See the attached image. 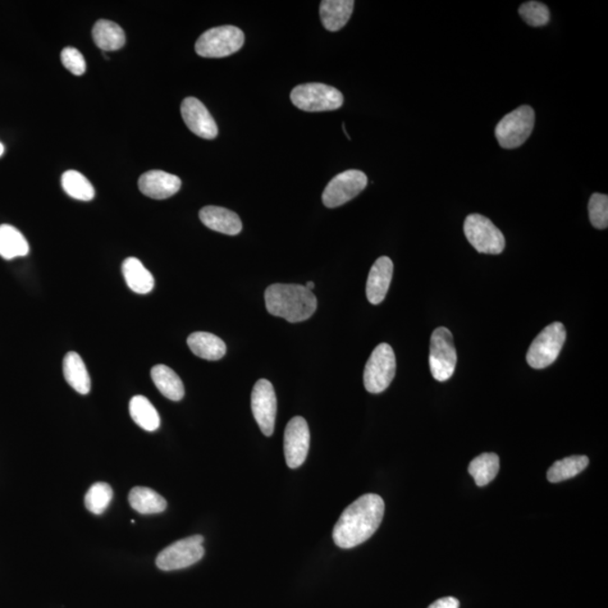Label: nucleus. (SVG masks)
Instances as JSON below:
<instances>
[{
    "mask_svg": "<svg viewBox=\"0 0 608 608\" xmlns=\"http://www.w3.org/2000/svg\"><path fill=\"white\" fill-rule=\"evenodd\" d=\"M384 501L376 493H367L342 511L333 528L332 538L337 547L351 548L368 541L380 527Z\"/></svg>",
    "mask_w": 608,
    "mask_h": 608,
    "instance_id": "1",
    "label": "nucleus"
},
{
    "mask_svg": "<svg viewBox=\"0 0 608 608\" xmlns=\"http://www.w3.org/2000/svg\"><path fill=\"white\" fill-rule=\"evenodd\" d=\"M265 304L269 313L295 323L304 322L317 310V298L313 291L300 285H269L265 291Z\"/></svg>",
    "mask_w": 608,
    "mask_h": 608,
    "instance_id": "2",
    "label": "nucleus"
},
{
    "mask_svg": "<svg viewBox=\"0 0 608 608\" xmlns=\"http://www.w3.org/2000/svg\"><path fill=\"white\" fill-rule=\"evenodd\" d=\"M245 43V34L236 26L214 27L204 32L196 41L195 51L203 58H225L239 51Z\"/></svg>",
    "mask_w": 608,
    "mask_h": 608,
    "instance_id": "3",
    "label": "nucleus"
},
{
    "mask_svg": "<svg viewBox=\"0 0 608 608\" xmlns=\"http://www.w3.org/2000/svg\"><path fill=\"white\" fill-rule=\"evenodd\" d=\"M534 125L535 113L531 107L523 105L516 108L498 123L495 130L498 144L504 149L520 147L532 135Z\"/></svg>",
    "mask_w": 608,
    "mask_h": 608,
    "instance_id": "4",
    "label": "nucleus"
},
{
    "mask_svg": "<svg viewBox=\"0 0 608 608\" xmlns=\"http://www.w3.org/2000/svg\"><path fill=\"white\" fill-rule=\"evenodd\" d=\"M291 100L304 112H327L341 108L344 96L335 87L314 82L296 86L292 90Z\"/></svg>",
    "mask_w": 608,
    "mask_h": 608,
    "instance_id": "5",
    "label": "nucleus"
},
{
    "mask_svg": "<svg viewBox=\"0 0 608 608\" xmlns=\"http://www.w3.org/2000/svg\"><path fill=\"white\" fill-rule=\"evenodd\" d=\"M566 332L561 323H553L535 338L527 355L529 367L541 369L550 367L559 358Z\"/></svg>",
    "mask_w": 608,
    "mask_h": 608,
    "instance_id": "6",
    "label": "nucleus"
},
{
    "mask_svg": "<svg viewBox=\"0 0 608 608\" xmlns=\"http://www.w3.org/2000/svg\"><path fill=\"white\" fill-rule=\"evenodd\" d=\"M396 369V355L392 347L386 342L377 346L365 365V388L369 393L386 391L395 379Z\"/></svg>",
    "mask_w": 608,
    "mask_h": 608,
    "instance_id": "7",
    "label": "nucleus"
},
{
    "mask_svg": "<svg viewBox=\"0 0 608 608\" xmlns=\"http://www.w3.org/2000/svg\"><path fill=\"white\" fill-rule=\"evenodd\" d=\"M466 239L480 254L500 255L504 251L506 240L502 232L482 214H470L464 221Z\"/></svg>",
    "mask_w": 608,
    "mask_h": 608,
    "instance_id": "8",
    "label": "nucleus"
},
{
    "mask_svg": "<svg viewBox=\"0 0 608 608\" xmlns=\"http://www.w3.org/2000/svg\"><path fill=\"white\" fill-rule=\"evenodd\" d=\"M457 362L454 335L445 327L435 329L431 340L429 367L436 381L445 382L454 376Z\"/></svg>",
    "mask_w": 608,
    "mask_h": 608,
    "instance_id": "9",
    "label": "nucleus"
},
{
    "mask_svg": "<svg viewBox=\"0 0 608 608\" xmlns=\"http://www.w3.org/2000/svg\"><path fill=\"white\" fill-rule=\"evenodd\" d=\"M202 535L180 539L159 553L155 565L160 570L173 571L187 568L204 557Z\"/></svg>",
    "mask_w": 608,
    "mask_h": 608,
    "instance_id": "10",
    "label": "nucleus"
},
{
    "mask_svg": "<svg viewBox=\"0 0 608 608\" xmlns=\"http://www.w3.org/2000/svg\"><path fill=\"white\" fill-rule=\"evenodd\" d=\"M368 186V176L358 169H350L333 177L323 193V202L327 208L341 207Z\"/></svg>",
    "mask_w": 608,
    "mask_h": 608,
    "instance_id": "11",
    "label": "nucleus"
},
{
    "mask_svg": "<svg viewBox=\"0 0 608 608\" xmlns=\"http://www.w3.org/2000/svg\"><path fill=\"white\" fill-rule=\"evenodd\" d=\"M251 409L256 423L265 436H272L276 428L277 400L273 384L268 380L256 382L251 393Z\"/></svg>",
    "mask_w": 608,
    "mask_h": 608,
    "instance_id": "12",
    "label": "nucleus"
},
{
    "mask_svg": "<svg viewBox=\"0 0 608 608\" xmlns=\"http://www.w3.org/2000/svg\"><path fill=\"white\" fill-rule=\"evenodd\" d=\"M310 431L303 417L292 418L285 433V455L290 469L303 465L309 454Z\"/></svg>",
    "mask_w": 608,
    "mask_h": 608,
    "instance_id": "13",
    "label": "nucleus"
},
{
    "mask_svg": "<svg viewBox=\"0 0 608 608\" xmlns=\"http://www.w3.org/2000/svg\"><path fill=\"white\" fill-rule=\"evenodd\" d=\"M181 112L189 129L200 138L213 140L218 136V126L205 105L195 98L182 100Z\"/></svg>",
    "mask_w": 608,
    "mask_h": 608,
    "instance_id": "14",
    "label": "nucleus"
},
{
    "mask_svg": "<svg viewBox=\"0 0 608 608\" xmlns=\"http://www.w3.org/2000/svg\"><path fill=\"white\" fill-rule=\"evenodd\" d=\"M180 177L166 172L150 171L139 178L141 193L154 200H166L181 190Z\"/></svg>",
    "mask_w": 608,
    "mask_h": 608,
    "instance_id": "15",
    "label": "nucleus"
},
{
    "mask_svg": "<svg viewBox=\"0 0 608 608\" xmlns=\"http://www.w3.org/2000/svg\"><path fill=\"white\" fill-rule=\"evenodd\" d=\"M392 276V260L387 256L378 258L369 271L367 282V296L369 304H380L386 299Z\"/></svg>",
    "mask_w": 608,
    "mask_h": 608,
    "instance_id": "16",
    "label": "nucleus"
},
{
    "mask_svg": "<svg viewBox=\"0 0 608 608\" xmlns=\"http://www.w3.org/2000/svg\"><path fill=\"white\" fill-rule=\"evenodd\" d=\"M200 219L205 227L213 231L236 236L242 230V223L238 214L230 210L213 207H205L200 211Z\"/></svg>",
    "mask_w": 608,
    "mask_h": 608,
    "instance_id": "17",
    "label": "nucleus"
},
{
    "mask_svg": "<svg viewBox=\"0 0 608 608\" xmlns=\"http://www.w3.org/2000/svg\"><path fill=\"white\" fill-rule=\"evenodd\" d=\"M355 3L353 0H323L320 4V18L324 29L337 32L350 21Z\"/></svg>",
    "mask_w": 608,
    "mask_h": 608,
    "instance_id": "18",
    "label": "nucleus"
},
{
    "mask_svg": "<svg viewBox=\"0 0 608 608\" xmlns=\"http://www.w3.org/2000/svg\"><path fill=\"white\" fill-rule=\"evenodd\" d=\"M187 345L198 358L207 360H221L227 353L225 341L220 337L210 332H198L192 333L187 338Z\"/></svg>",
    "mask_w": 608,
    "mask_h": 608,
    "instance_id": "19",
    "label": "nucleus"
},
{
    "mask_svg": "<svg viewBox=\"0 0 608 608\" xmlns=\"http://www.w3.org/2000/svg\"><path fill=\"white\" fill-rule=\"evenodd\" d=\"M123 276L127 286L136 294L147 295L153 291L154 278L138 258L129 257L122 265Z\"/></svg>",
    "mask_w": 608,
    "mask_h": 608,
    "instance_id": "20",
    "label": "nucleus"
},
{
    "mask_svg": "<svg viewBox=\"0 0 608 608\" xmlns=\"http://www.w3.org/2000/svg\"><path fill=\"white\" fill-rule=\"evenodd\" d=\"M63 376L68 384L80 395L89 393L91 382L89 371L80 355L75 351L68 353L63 360Z\"/></svg>",
    "mask_w": 608,
    "mask_h": 608,
    "instance_id": "21",
    "label": "nucleus"
},
{
    "mask_svg": "<svg viewBox=\"0 0 608 608\" xmlns=\"http://www.w3.org/2000/svg\"><path fill=\"white\" fill-rule=\"evenodd\" d=\"M152 379L154 386L167 399L180 401L184 398V384H182L181 378L166 365H155L152 369Z\"/></svg>",
    "mask_w": 608,
    "mask_h": 608,
    "instance_id": "22",
    "label": "nucleus"
},
{
    "mask_svg": "<svg viewBox=\"0 0 608 608\" xmlns=\"http://www.w3.org/2000/svg\"><path fill=\"white\" fill-rule=\"evenodd\" d=\"M93 39L103 51H117L125 47L126 34L117 23L100 20L93 27Z\"/></svg>",
    "mask_w": 608,
    "mask_h": 608,
    "instance_id": "23",
    "label": "nucleus"
},
{
    "mask_svg": "<svg viewBox=\"0 0 608 608\" xmlns=\"http://www.w3.org/2000/svg\"><path fill=\"white\" fill-rule=\"evenodd\" d=\"M129 502L135 510L140 514H159L167 509V501L153 489L136 487L129 495Z\"/></svg>",
    "mask_w": 608,
    "mask_h": 608,
    "instance_id": "24",
    "label": "nucleus"
},
{
    "mask_svg": "<svg viewBox=\"0 0 608 608\" xmlns=\"http://www.w3.org/2000/svg\"><path fill=\"white\" fill-rule=\"evenodd\" d=\"M29 253V242L15 227L0 226V256L4 259L24 257Z\"/></svg>",
    "mask_w": 608,
    "mask_h": 608,
    "instance_id": "25",
    "label": "nucleus"
},
{
    "mask_svg": "<svg viewBox=\"0 0 608 608\" xmlns=\"http://www.w3.org/2000/svg\"><path fill=\"white\" fill-rule=\"evenodd\" d=\"M130 415L135 423L147 432H154L160 426L157 409L144 396H136L130 401Z\"/></svg>",
    "mask_w": 608,
    "mask_h": 608,
    "instance_id": "26",
    "label": "nucleus"
},
{
    "mask_svg": "<svg viewBox=\"0 0 608 608\" xmlns=\"http://www.w3.org/2000/svg\"><path fill=\"white\" fill-rule=\"evenodd\" d=\"M500 471V457L495 454H483L475 457L469 465V473L472 475L478 487H484L495 480Z\"/></svg>",
    "mask_w": 608,
    "mask_h": 608,
    "instance_id": "27",
    "label": "nucleus"
},
{
    "mask_svg": "<svg viewBox=\"0 0 608 608\" xmlns=\"http://www.w3.org/2000/svg\"><path fill=\"white\" fill-rule=\"evenodd\" d=\"M589 460L587 456L574 455L557 461L547 471V480L552 483L565 482L582 473L587 468Z\"/></svg>",
    "mask_w": 608,
    "mask_h": 608,
    "instance_id": "28",
    "label": "nucleus"
},
{
    "mask_svg": "<svg viewBox=\"0 0 608 608\" xmlns=\"http://www.w3.org/2000/svg\"><path fill=\"white\" fill-rule=\"evenodd\" d=\"M62 189L72 199L89 202L95 198V190L91 182L80 172L68 171L61 177Z\"/></svg>",
    "mask_w": 608,
    "mask_h": 608,
    "instance_id": "29",
    "label": "nucleus"
},
{
    "mask_svg": "<svg viewBox=\"0 0 608 608\" xmlns=\"http://www.w3.org/2000/svg\"><path fill=\"white\" fill-rule=\"evenodd\" d=\"M113 500V491L108 483L93 484L85 496L86 509L95 515L103 514Z\"/></svg>",
    "mask_w": 608,
    "mask_h": 608,
    "instance_id": "30",
    "label": "nucleus"
},
{
    "mask_svg": "<svg viewBox=\"0 0 608 608\" xmlns=\"http://www.w3.org/2000/svg\"><path fill=\"white\" fill-rule=\"evenodd\" d=\"M519 15L529 26L538 27L550 22V11L547 5L538 2L524 3L519 7Z\"/></svg>",
    "mask_w": 608,
    "mask_h": 608,
    "instance_id": "31",
    "label": "nucleus"
},
{
    "mask_svg": "<svg viewBox=\"0 0 608 608\" xmlns=\"http://www.w3.org/2000/svg\"><path fill=\"white\" fill-rule=\"evenodd\" d=\"M589 220L596 229L608 227V196L595 193L592 195L588 204Z\"/></svg>",
    "mask_w": 608,
    "mask_h": 608,
    "instance_id": "32",
    "label": "nucleus"
},
{
    "mask_svg": "<svg viewBox=\"0 0 608 608\" xmlns=\"http://www.w3.org/2000/svg\"><path fill=\"white\" fill-rule=\"evenodd\" d=\"M62 65L67 70H70L72 75L82 76L87 70L86 61L84 56L80 52V50L75 48H65L61 52Z\"/></svg>",
    "mask_w": 608,
    "mask_h": 608,
    "instance_id": "33",
    "label": "nucleus"
},
{
    "mask_svg": "<svg viewBox=\"0 0 608 608\" xmlns=\"http://www.w3.org/2000/svg\"><path fill=\"white\" fill-rule=\"evenodd\" d=\"M460 602L454 597H444L441 598L436 602H434L431 606L428 608H459Z\"/></svg>",
    "mask_w": 608,
    "mask_h": 608,
    "instance_id": "34",
    "label": "nucleus"
},
{
    "mask_svg": "<svg viewBox=\"0 0 608 608\" xmlns=\"http://www.w3.org/2000/svg\"><path fill=\"white\" fill-rule=\"evenodd\" d=\"M304 286L309 291H313L314 289V283L313 282H308V283H306V285H304Z\"/></svg>",
    "mask_w": 608,
    "mask_h": 608,
    "instance_id": "35",
    "label": "nucleus"
},
{
    "mask_svg": "<svg viewBox=\"0 0 608 608\" xmlns=\"http://www.w3.org/2000/svg\"><path fill=\"white\" fill-rule=\"evenodd\" d=\"M4 153H5L4 145H3L2 144H0V157H2V155L4 154Z\"/></svg>",
    "mask_w": 608,
    "mask_h": 608,
    "instance_id": "36",
    "label": "nucleus"
}]
</instances>
